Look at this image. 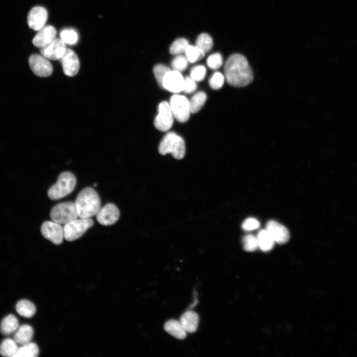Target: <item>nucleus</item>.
Returning <instances> with one entry per match:
<instances>
[{
  "mask_svg": "<svg viewBox=\"0 0 357 357\" xmlns=\"http://www.w3.org/2000/svg\"><path fill=\"white\" fill-rule=\"evenodd\" d=\"M225 77L231 86L245 87L253 79L252 71L247 59L239 54H234L227 59L224 66Z\"/></svg>",
  "mask_w": 357,
  "mask_h": 357,
  "instance_id": "obj_1",
  "label": "nucleus"
},
{
  "mask_svg": "<svg viewBox=\"0 0 357 357\" xmlns=\"http://www.w3.org/2000/svg\"><path fill=\"white\" fill-rule=\"evenodd\" d=\"M74 203L80 218H91L97 215L101 207L100 197L91 187L82 190L77 195Z\"/></svg>",
  "mask_w": 357,
  "mask_h": 357,
  "instance_id": "obj_2",
  "label": "nucleus"
},
{
  "mask_svg": "<svg viewBox=\"0 0 357 357\" xmlns=\"http://www.w3.org/2000/svg\"><path fill=\"white\" fill-rule=\"evenodd\" d=\"M159 152L162 155L171 153L175 159H182L186 154L185 141L180 136L174 132H170L161 142Z\"/></svg>",
  "mask_w": 357,
  "mask_h": 357,
  "instance_id": "obj_3",
  "label": "nucleus"
},
{
  "mask_svg": "<svg viewBox=\"0 0 357 357\" xmlns=\"http://www.w3.org/2000/svg\"><path fill=\"white\" fill-rule=\"evenodd\" d=\"M76 184V178L72 173L63 172L59 176L56 183L49 189L48 196L52 200L62 199L74 190Z\"/></svg>",
  "mask_w": 357,
  "mask_h": 357,
  "instance_id": "obj_4",
  "label": "nucleus"
},
{
  "mask_svg": "<svg viewBox=\"0 0 357 357\" xmlns=\"http://www.w3.org/2000/svg\"><path fill=\"white\" fill-rule=\"evenodd\" d=\"M50 217L52 221L65 224L77 219L79 216L75 203L69 202L54 207L50 212Z\"/></svg>",
  "mask_w": 357,
  "mask_h": 357,
  "instance_id": "obj_5",
  "label": "nucleus"
},
{
  "mask_svg": "<svg viewBox=\"0 0 357 357\" xmlns=\"http://www.w3.org/2000/svg\"><path fill=\"white\" fill-rule=\"evenodd\" d=\"M94 224L91 218L77 219L66 223L63 227L64 238L69 242L75 241L82 236Z\"/></svg>",
  "mask_w": 357,
  "mask_h": 357,
  "instance_id": "obj_6",
  "label": "nucleus"
},
{
  "mask_svg": "<svg viewBox=\"0 0 357 357\" xmlns=\"http://www.w3.org/2000/svg\"><path fill=\"white\" fill-rule=\"evenodd\" d=\"M174 117L180 123L187 122L190 116V102L183 96L175 95L173 96L169 103Z\"/></svg>",
  "mask_w": 357,
  "mask_h": 357,
  "instance_id": "obj_7",
  "label": "nucleus"
},
{
  "mask_svg": "<svg viewBox=\"0 0 357 357\" xmlns=\"http://www.w3.org/2000/svg\"><path fill=\"white\" fill-rule=\"evenodd\" d=\"M158 114L154 120L155 128L161 131H169L173 124V114L170 105L166 102L161 103L158 106Z\"/></svg>",
  "mask_w": 357,
  "mask_h": 357,
  "instance_id": "obj_8",
  "label": "nucleus"
},
{
  "mask_svg": "<svg viewBox=\"0 0 357 357\" xmlns=\"http://www.w3.org/2000/svg\"><path fill=\"white\" fill-rule=\"evenodd\" d=\"M29 63L31 70L38 76L48 77L53 72V66L48 59L37 54L30 56Z\"/></svg>",
  "mask_w": 357,
  "mask_h": 357,
  "instance_id": "obj_9",
  "label": "nucleus"
},
{
  "mask_svg": "<svg viewBox=\"0 0 357 357\" xmlns=\"http://www.w3.org/2000/svg\"><path fill=\"white\" fill-rule=\"evenodd\" d=\"M42 236L52 243L60 245L64 238V228L59 223L54 221H45L41 227Z\"/></svg>",
  "mask_w": 357,
  "mask_h": 357,
  "instance_id": "obj_10",
  "label": "nucleus"
},
{
  "mask_svg": "<svg viewBox=\"0 0 357 357\" xmlns=\"http://www.w3.org/2000/svg\"><path fill=\"white\" fill-rule=\"evenodd\" d=\"M184 78L179 71H169L163 80V88L166 90L178 94L183 91Z\"/></svg>",
  "mask_w": 357,
  "mask_h": 357,
  "instance_id": "obj_11",
  "label": "nucleus"
},
{
  "mask_svg": "<svg viewBox=\"0 0 357 357\" xmlns=\"http://www.w3.org/2000/svg\"><path fill=\"white\" fill-rule=\"evenodd\" d=\"M119 217L120 211L113 204H107L101 209L97 214L98 222L104 226L114 224L118 221Z\"/></svg>",
  "mask_w": 357,
  "mask_h": 357,
  "instance_id": "obj_12",
  "label": "nucleus"
},
{
  "mask_svg": "<svg viewBox=\"0 0 357 357\" xmlns=\"http://www.w3.org/2000/svg\"><path fill=\"white\" fill-rule=\"evenodd\" d=\"M64 73L69 76L75 75L79 70L80 64L76 53L70 49H66L60 59Z\"/></svg>",
  "mask_w": 357,
  "mask_h": 357,
  "instance_id": "obj_13",
  "label": "nucleus"
},
{
  "mask_svg": "<svg viewBox=\"0 0 357 357\" xmlns=\"http://www.w3.org/2000/svg\"><path fill=\"white\" fill-rule=\"evenodd\" d=\"M48 15L47 11L45 8L41 6L33 8L28 14V24L29 27L35 31H39L45 26Z\"/></svg>",
  "mask_w": 357,
  "mask_h": 357,
  "instance_id": "obj_14",
  "label": "nucleus"
},
{
  "mask_svg": "<svg viewBox=\"0 0 357 357\" xmlns=\"http://www.w3.org/2000/svg\"><path fill=\"white\" fill-rule=\"evenodd\" d=\"M67 49L65 42L60 39L55 38L50 43L40 49L42 56L48 60H60Z\"/></svg>",
  "mask_w": 357,
  "mask_h": 357,
  "instance_id": "obj_15",
  "label": "nucleus"
},
{
  "mask_svg": "<svg viewBox=\"0 0 357 357\" xmlns=\"http://www.w3.org/2000/svg\"><path fill=\"white\" fill-rule=\"evenodd\" d=\"M266 230L273 237L275 242L280 244L287 243L290 239L288 230L275 220H271L266 225Z\"/></svg>",
  "mask_w": 357,
  "mask_h": 357,
  "instance_id": "obj_16",
  "label": "nucleus"
},
{
  "mask_svg": "<svg viewBox=\"0 0 357 357\" xmlns=\"http://www.w3.org/2000/svg\"><path fill=\"white\" fill-rule=\"evenodd\" d=\"M57 35L55 28L52 26H44L38 33L33 40L34 45L42 48L53 41Z\"/></svg>",
  "mask_w": 357,
  "mask_h": 357,
  "instance_id": "obj_17",
  "label": "nucleus"
},
{
  "mask_svg": "<svg viewBox=\"0 0 357 357\" xmlns=\"http://www.w3.org/2000/svg\"><path fill=\"white\" fill-rule=\"evenodd\" d=\"M179 321L187 333H193L198 329L199 317L195 312L188 311L181 316Z\"/></svg>",
  "mask_w": 357,
  "mask_h": 357,
  "instance_id": "obj_18",
  "label": "nucleus"
},
{
  "mask_svg": "<svg viewBox=\"0 0 357 357\" xmlns=\"http://www.w3.org/2000/svg\"><path fill=\"white\" fill-rule=\"evenodd\" d=\"M33 327L28 324L19 327L14 335V340L19 344L24 345L31 342L34 336Z\"/></svg>",
  "mask_w": 357,
  "mask_h": 357,
  "instance_id": "obj_19",
  "label": "nucleus"
},
{
  "mask_svg": "<svg viewBox=\"0 0 357 357\" xmlns=\"http://www.w3.org/2000/svg\"><path fill=\"white\" fill-rule=\"evenodd\" d=\"M165 330L173 337L183 340L187 337V332L180 321L171 320L167 321L164 325Z\"/></svg>",
  "mask_w": 357,
  "mask_h": 357,
  "instance_id": "obj_20",
  "label": "nucleus"
},
{
  "mask_svg": "<svg viewBox=\"0 0 357 357\" xmlns=\"http://www.w3.org/2000/svg\"><path fill=\"white\" fill-rule=\"evenodd\" d=\"M258 248L265 252L272 250L275 241L270 233L266 230L260 231L257 237Z\"/></svg>",
  "mask_w": 357,
  "mask_h": 357,
  "instance_id": "obj_21",
  "label": "nucleus"
},
{
  "mask_svg": "<svg viewBox=\"0 0 357 357\" xmlns=\"http://www.w3.org/2000/svg\"><path fill=\"white\" fill-rule=\"evenodd\" d=\"M19 327L18 319L13 315H9L2 321L0 330L5 335H10L16 332Z\"/></svg>",
  "mask_w": 357,
  "mask_h": 357,
  "instance_id": "obj_22",
  "label": "nucleus"
},
{
  "mask_svg": "<svg viewBox=\"0 0 357 357\" xmlns=\"http://www.w3.org/2000/svg\"><path fill=\"white\" fill-rule=\"evenodd\" d=\"M16 311L21 316L30 318L33 317L36 312V307L31 302L26 300H21L16 305Z\"/></svg>",
  "mask_w": 357,
  "mask_h": 357,
  "instance_id": "obj_23",
  "label": "nucleus"
},
{
  "mask_svg": "<svg viewBox=\"0 0 357 357\" xmlns=\"http://www.w3.org/2000/svg\"><path fill=\"white\" fill-rule=\"evenodd\" d=\"M18 349V343L14 339L7 338L0 345V354L4 357H14Z\"/></svg>",
  "mask_w": 357,
  "mask_h": 357,
  "instance_id": "obj_24",
  "label": "nucleus"
},
{
  "mask_svg": "<svg viewBox=\"0 0 357 357\" xmlns=\"http://www.w3.org/2000/svg\"><path fill=\"white\" fill-rule=\"evenodd\" d=\"M39 353V350L37 344L31 342L19 347L14 357H36Z\"/></svg>",
  "mask_w": 357,
  "mask_h": 357,
  "instance_id": "obj_25",
  "label": "nucleus"
},
{
  "mask_svg": "<svg viewBox=\"0 0 357 357\" xmlns=\"http://www.w3.org/2000/svg\"><path fill=\"white\" fill-rule=\"evenodd\" d=\"M207 100V96L203 92L194 96L189 101L191 113H196L200 111L205 105Z\"/></svg>",
  "mask_w": 357,
  "mask_h": 357,
  "instance_id": "obj_26",
  "label": "nucleus"
},
{
  "mask_svg": "<svg viewBox=\"0 0 357 357\" xmlns=\"http://www.w3.org/2000/svg\"><path fill=\"white\" fill-rule=\"evenodd\" d=\"M186 57L190 63H196L202 60L205 53L197 46L189 45L185 51Z\"/></svg>",
  "mask_w": 357,
  "mask_h": 357,
  "instance_id": "obj_27",
  "label": "nucleus"
},
{
  "mask_svg": "<svg viewBox=\"0 0 357 357\" xmlns=\"http://www.w3.org/2000/svg\"><path fill=\"white\" fill-rule=\"evenodd\" d=\"M213 45L212 37L209 35L204 33L198 36L196 46L207 53L212 50Z\"/></svg>",
  "mask_w": 357,
  "mask_h": 357,
  "instance_id": "obj_28",
  "label": "nucleus"
},
{
  "mask_svg": "<svg viewBox=\"0 0 357 357\" xmlns=\"http://www.w3.org/2000/svg\"><path fill=\"white\" fill-rule=\"evenodd\" d=\"M189 45V42L187 39L183 38L177 39L171 45L170 53L173 55H180L185 52Z\"/></svg>",
  "mask_w": 357,
  "mask_h": 357,
  "instance_id": "obj_29",
  "label": "nucleus"
},
{
  "mask_svg": "<svg viewBox=\"0 0 357 357\" xmlns=\"http://www.w3.org/2000/svg\"><path fill=\"white\" fill-rule=\"evenodd\" d=\"M189 62L186 57L178 55L172 61L171 65L174 70L181 72L187 69Z\"/></svg>",
  "mask_w": 357,
  "mask_h": 357,
  "instance_id": "obj_30",
  "label": "nucleus"
},
{
  "mask_svg": "<svg viewBox=\"0 0 357 357\" xmlns=\"http://www.w3.org/2000/svg\"><path fill=\"white\" fill-rule=\"evenodd\" d=\"M243 244L244 250L248 251H253L258 248L257 237L252 235L245 236L243 238Z\"/></svg>",
  "mask_w": 357,
  "mask_h": 357,
  "instance_id": "obj_31",
  "label": "nucleus"
},
{
  "mask_svg": "<svg viewBox=\"0 0 357 357\" xmlns=\"http://www.w3.org/2000/svg\"><path fill=\"white\" fill-rule=\"evenodd\" d=\"M61 39L65 43L72 45L76 43L78 39L77 33L73 30H63L60 34Z\"/></svg>",
  "mask_w": 357,
  "mask_h": 357,
  "instance_id": "obj_32",
  "label": "nucleus"
},
{
  "mask_svg": "<svg viewBox=\"0 0 357 357\" xmlns=\"http://www.w3.org/2000/svg\"><path fill=\"white\" fill-rule=\"evenodd\" d=\"M225 78V76L221 72H215L209 81L211 87L214 90H218L223 86Z\"/></svg>",
  "mask_w": 357,
  "mask_h": 357,
  "instance_id": "obj_33",
  "label": "nucleus"
},
{
  "mask_svg": "<svg viewBox=\"0 0 357 357\" xmlns=\"http://www.w3.org/2000/svg\"><path fill=\"white\" fill-rule=\"evenodd\" d=\"M170 71V69L163 65H156L153 69V72L159 85L163 88V80L166 74Z\"/></svg>",
  "mask_w": 357,
  "mask_h": 357,
  "instance_id": "obj_34",
  "label": "nucleus"
},
{
  "mask_svg": "<svg viewBox=\"0 0 357 357\" xmlns=\"http://www.w3.org/2000/svg\"><path fill=\"white\" fill-rule=\"evenodd\" d=\"M223 61L222 55L220 53H216L210 56L207 62L210 68L217 70L222 66Z\"/></svg>",
  "mask_w": 357,
  "mask_h": 357,
  "instance_id": "obj_35",
  "label": "nucleus"
},
{
  "mask_svg": "<svg viewBox=\"0 0 357 357\" xmlns=\"http://www.w3.org/2000/svg\"><path fill=\"white\" fill-rule=\"evenodd\" d=\"M206 73V67L203 65H199L193 67L191 70L190 77L196 81H201L204 79Z\"/></svg>",
  "mask_w": 357,
  "mask_h": 357,
  "instance_id": "obj_36",
  "label": "nucleus"
},
{
  "mask_svg": "<svg viewBox=\"0 0 357 357\" xmlns=\"http://www.w3.org/2000/svg\"><path fill=\"white\" fill-rule=\"evenodd\" d=\"M197 88L196 81L191 77H187L184 79L183 92L186 94H192L196 91Z\"/></svg>",
  "mask_w": 357,
  "mask_h": 357,
  "instance_id": "obj_37",
  "label": "nucleus"
},
{
  "mask_svg": "<svg viewBox=\"0 0 357 357\" xmlns=\"http://www.w3.org/2000/svg\"><path fill=\"white\" fill-rule=\"evenodd\" d=\"M260 223L256 219L249 218L245 220L242 225V228L246 231H251L259 228Z\"/></svg>",
  "mask_w": 357,
  "mask_h": 357,
  "instance_id": "obj_38",
  "label": "nucleus"
},
{
  "mask_svg": "<svg viewBox=\"0 0 357 357\" xmlns=\"http://www.w3.org/2000/svg\"><path fill=\"white\" fill-rule=\"evenodd\" d=\"M197 292H196V291H194L195 301H194V303H193V304H192L191 305H190V307H189V309H190V310L191 309H192V308H194V307L198 304V303H199V301H198V299H197Z\"/></svg>",
  "mask_w": 357,
  "mask_h": 357,
  "instance_id": "obj_39",
  "label": "nucleus"
}]
</instances>
